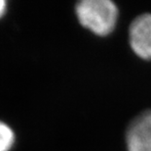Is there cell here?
Returning <instances> with one entry per match:
<instances>
[{
	"label": "cell",
	"mask_w": 151,
	"mask_h": 151,
	"mask_svg": "<svg viewBox=\"0 0 151 151\" xmlns=\"http://www.w3.org/2000/svg\"><path fill=\"white\" fill-rule=\"evenodd\" d=\"M79 24L99 36H106L115 30L119 10L111 0H81L75 5Z\"/></svg>",
	"instance_id": "6da1fadb"
},
{
	"label": "cell",
	"mask_w": 151,
	"mask_h": 151,
	"mask_svg": "<svg viewBox=\"0 0 151 151\" xmlns=\"http://www.w3.org/2000/svg\"><path fill=\"white\" fill-rule=\"evenodd\" d=\"M129 42L137 57L151 60V13H144L134 19L129 28Z\"/></svg>",
	"instance_id": "7a4b0ae2"
},
{
	"label": "cell",
	"mask_w": 151,
	"mask_h": 151,
	"mask_svg": "<svg viewBox=\"0 0 151 151\" xmlns=\"http://www.w3.org/2000/svg\"><path fill=\"white\" fill-rule=\"evenodd\" d=\"M127 151H151V110L141 112L126 131Z\"/></svg>",
	"instance_id": "3957f363"
},
{
	"label": "cell",
	"mask_w": 151,
	"mask_h": 151,
	"mask_svg": "<svg viewBox=\"0 0 151 151\" xmlns=\"http://www.w3.org/2000/svg\"><path fill=\"white\" fill-rule=\"evenodd\" d=\"M17 142L16 131L10 124L0 119V151H12Z\"/></svg>",
	"instance_id": "277c9868"
},
{
	"label": "cell",
	"mask_w": 151,
	"mask_h": 151,
	"mask_svg": "<svg viewBox=\"0 0 151 151\" xmlns=\"http://www.w3.org/2000/svg\"><path fill=\"white\" fill-rule=\"evenodd\" d=\"M9 9V3L7 0H0V21L5 18Z\"/></svg>",
	"instance_id": "5b68a950"
}]
</instances>
